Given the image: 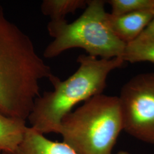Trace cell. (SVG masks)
Returning a JSON list of instances; mask_svg holds the SVG:
<instances>
[{
	"label": "cell",
	"instance_id": "cell-1",
	"mask_svg": "<svg viewBox=\"0 0 154 154\" xmlns=\"http://www.w3.org/2000/svg\"><path fill=\"white\" fill-rule=\"evenodd\" d=\"M53 74L32 39L7 18L0 5V112L28 119L41 95L40 81Z\"/></svg>",
	"mask_w": 154,
	"mask_h": 154
},
{
	"label": "cell",
	"instance_id": "cell-2",
	"mask_svg": "<svg viewBox=\"0 0 154 154\" xmlns=\"http://www.w3.org/2000/svg\"><path fill=\"white\" fill-rule=\"evenodd\" d=\"M77 71L65 81L54 74L49 80L53 91L45 92L35 100L28 120L34 130L42 134L58 133L61 121L78 103L102 94L110 72L121 67V57L98 58L79 55Z\"/></svg>",
	"mask_w": 154,
	"mask_h": 154
},
{
	"label": "cell",
	"instance_id": "cell-3",
	"mask_svg": "<svg viewBox=\"0 0 154 154\" xmlns=\"http://www.w3.org/2000/svg\"><path fill=\"white\" fill-rule=\"evenodd\" d=\"M122 130L119 97L100 94L67 114L58 134L77 154H112Z\"/></svg>",
	"mask_w": 154,
	"mask_h": 154
},
{
	"label": "cell",
	"instance_id": "cell-4",
	"mask_svg": "<svg viewBox=\"0 0 154 154\" xmlns=\"http://www.w3.org/2000/svg\"><path fill=\"white\" fill-rule=\"evenodd\" d=\"M106 1H88L85 10L76 20H51L47 29L54 39L46 48L44 56L53 58L74 48L85 50L88 55L100 58H122L126 44L110 27Z\"/></svg>",
	"mask_w": 154,
	"mask_h": 154
},
{
	"label": "cell",
	"instance_id": "cell-5",
	"mask_svg": "<svg viewBox=\"0 0 154 154\" xmlns=\"http://www.w3.org/2000/svg\"><path fill=\"white\" fill-rule=\"evenodd\" d=\"M118 97L123 130L154 145V72L132 77L123 85Z\"/></svg>",
	"mask_w": 154,
	"mask_h": 154
},
{
	"label": "cell",
	"instance_id": "cell-6",
	"mask_svg": "<svg viewBox=\"0 0 154 154\" xmlns=\"http://www.w3.org/2000/svg\"><path fill=\"white\" fill-rule=\"evenodd\" d=\"M154 9L115 16L108 13L110 27L116 35L126 44L135 40L152 19Z\"/></svg>",
	"mask_w": 154,
	"mask_h": 154
},
{
	"label": "cell",
	"instance_id": "cell-7",
	"mask_svg": "<svg viewBox=\"0 0 154 154\" xmlns=\"http://www.w3.org/2000/svg\"><path fill=\"white\" fill-rule=\"evenodd\" d=\"M13 154H77L63 142L50 140L31 127Z\"/></svg>",
	"mask_w": 154,
	"mask_h": 154
},
{
	"label": "cell",
	"instance_id": "cell-8",
	"mask_svg": "<svg viewBox=\"0 0 154 154\" xmlns=\"http://www.w3.org/2000/svg\"><path fill=\"white\" fill-rule=\"evenodd\" d=\"M28 127L26 120L0 112V151L13 154L22 143Z\"/></svg>",
	"mask_w": 154,
	"mask_h": 154
},
{
	"label": "cell",
	"instance_id": "cell-9",
	"mask_svg": "<svg viewBox=\"0 0 154 154\" xmlns=\"http://www.w3.org/2000/svg\"><path fill=\"white\" fill-rule=\"evenodd\" d=\"M122 58L125 62L154 63V37H138L127 44Z\"/></svg>",
	"mask_w": 154,
	"mask_h": 154
},
{
	"label": "cell",
	"instance_id": "cell-10",
	"mask_svg": "<svg viewBox=\"0 0 154 154\" xmlns=\"http://www.w3.org/2000/svg\"><path fill=\"white\" fill-rule=\"evenodd\" d=\"M88 2L86 0H44L41 9L42 14L50 17L51 20H63L67 14L86 8Z\"/></svg>",
	"mask_w": 154,
	"mask_h": 154
},
{
	"label": "cell",
	"instance_id": "cell-11",
	"mask_svg": "<svg viewBox=\"0 0 154 154\" xmlns=\"http://www.w3.org/2000/svg\"><path fill=\"white\" fill-rule=\"evenodd\" d=\"M106 2L111 6V14L115 16L154 9V0H109Z\"/></svg>",
	"mask_w": 154,
	"mask_h": 154
},
{
	"label": "cell",
	"instance_id": "cell-12",
	"mask_svg": "<svg viewBox=\"0 0 154 154\" xmlns=\"http://www.w3.org/2000/svg\"><path fill=\"white\" fill-rule=\"evenodd\" d=\"M154 37V15L152 19L149 23L148 26L144 30L143 32L141 33V34L138 37Z\"/></svg>",
	"mask_w": 154,
	"mask_h": 154
},
{
	"label": "cell",
	"instance_id": "cell-13",
	"mask_svg": "<svg viewBox=\"0 0 154 154\" xmlns=\"http://www.w3.org/2000/svg\"><path fill=\"white\" fill-rule=\"evenodd\" d=\"M116 154H132L127 152V151H119V152H118Z\"/></svg>",
	"mask_w": 154,
	"mask_h": 154
},
{
	"label": "cell",
	"instance_id": "cell-14",
	"mask_svg": "<svg viewBox=\"0 0 154 154\" xmlns=\"http://www.w3.org/2000/svg\"><path fill=\"white\" fill-rule=\"evenodd\" d=\"M0 154H6L5 152H1V153Z\"/></svg>",
	"mask_w": 154,
	"mask_h": 154
},
{
	"label": "cell",
	"instance_id": "cell-15",
	"mask_svg": "<svg viewBox=\"0 0 154 154\" xmlns=\"http://www.w3.org/2000/svg\"><path fill=\"white\" fill-rule=\"evenodd\" d=\"M1 151H0V154H1Z\"/></svg>",
	"mask_w": 154,
	"mask_h": 154
}]
</instances>
